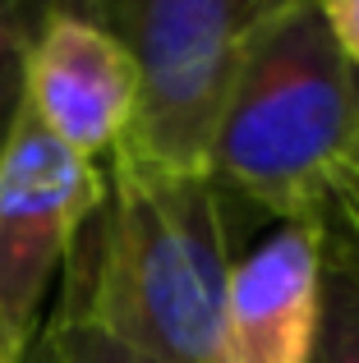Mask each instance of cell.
<instances>
[{
  "label": "cell",
  "mask_w": 359,
  "mask_h": 363,
  "mask_svg": "<svg viewBox=\"0 0 359 363\" xmlns=\"http://www.w3.org/2000/svg\"><path fill=\"white\" fill-rule=\"evenodd\" d=\"M106 194L65 262L60 313L153 363H207L231 285V216L207 175L111 152Z\"/></svg>",
  "instance_id": "1"
},
{
  "label": "cell",
  "mask_w": 359,
  "mask_h": 363,
  "mask_svg": "<svg viewBox=\"0 0 359 363\" xmlns=\"http://www.w3.org/2000/svg\"><path fill=\"white\" fill-rule=\"evenodd\" d=\"M355 147L359 69L336 51L318 5L277 0L240 65L207 184L281 225L323 221L332 179Z\"/></svg>",
  "instance_id": "2"
},
{
  "label": "cell",
  "mask_w": 359,
  "mask_h": 363,
  "mask_svg": "<svg viewBox=\"0 0 359 363\" xmlns=\"http://www.w3.org/2000/svg\"><path fill=\"white\" fill-rule=\"evenodd\" d=\"M79 9L134 60V116L116 152L166 175H207L240 65L277 0H88Z\"/></svg>",
  "instance_id": "3"
},
{
  "label": "cell",
  "mask_w": 359,
  "mask_h": 363,
  "mask_svg": "<svg viewBox=\"0 0 359 363\" xmlns=\"http://www.w3.org/2000/svg\"><path fill=\"white\" fill-rule=\"evenodd\" d=\"M106 194V170L23 116L0 157V340L23 354L42 327L51 281Z\"/></svg>",
  "instance_id": "4"
},
{
  "label": "cell",
  "mask_w": 359,
  "mask_h": 363,
  "mask_svg": "<svg viewBox=\"0 0 359 363\" xmlns=\"http://www.w3.org/2000/svg\"><path fill=\"white\" fill-rule=\"evenodd\" d=\"M23 106L51 138L101 166L134 116V60L79 5H46L28 46Z\"/></svg>",
  "instance_id": "5"
},
{
  "label": "cell",
  "mask_w": 359,
  "mask_h": 363,
  "mask_svg": "<svg viewBox=\"0 0 359 363\" xmlns=\"http://www.w3.org/2000/svg\"><path fill=\"white\" fill-rule=\"evenodd\" d=\"M323 221H290L231 267L207 363H309L323 322Z\"/></svg>",
  "instance_id": "6"
},
{
  "label": "cell",
  "mask_w": 359,
  "mask_h": 363,
  "mask_svg": "<svg viewBox=\"0 0 359 363\" xmlns=\"http://www.w3.org/2000/svg\"><path fill=\"white\" fill-rule=\"evenodd\" d=\"M309 363H359V253L327 221L323 253V322Z\"/></svg>",
  "instance_id": "7"
},
{
  "label": "cell",
  "mask_w": 359,
  "mask_h": 363,
  "mask_svg": "<svg viewBox=\"0 0 359 363\" xmlns=\"http://www.w3.org/2000/svg\"><path fill=\"white\" fill-rule=\"evenodd\" d=\"M46 5L33 0H0V157H5L14 124L23 116V88H28V46L37 37Z\"/></svg>",
  "instance_id": "8"
},
{
  "label": "cell",
  "mask_w": 359,
  "mask_h": 363,
  "mask_svg": "<svg viewBox=\"0 0 359 363\" xmlns=\"http://www.w3.org/2000/svg\"><path fill=\"white\" fill-rule=\"evenodd\" d=\"M23 363H153L148 354L120 345L116 336L97 331L92 322L70 318L55 308L51 318L37 327V336L28 340Z\"/></svg>",
  "instance_id": "9"
},
{
  "label": "cell",
  "mask_w": 359,
  "mask_h": 363,
  "mask_svg": "<svg viewBox=\"0 0 359 363\" xmlns=\"http://www.w3.org/2000/svg\"><path fill=\"white\" fill-rule=\"evenodd\" d=\"M327 221H332V230L359 253V179H355V175H346V170L332 179V203H327Z\"/></svg>",
  "instance_id": "10"
},
{
  "label": "cell",
  "mask_w": 359,
  "mask_h": 363,
  "mask_svg": "<svg viewBox=\"0 0 359 363\" xmlns=\"http://www.w3.org/2000/svg\"><path fill=\"white\" fill-rule=\"evenodd\" d=\"M318 9H323V23H327V33H332L336 51L359 69V0H327V5H318Z\"/></svg>",
  "instance_id": "11"
},
{
  "label": "cell",
  "mask_w": 359,
  "mask_h": 363,
  "mask_svg": "<svg viewBox=\"0 0 359 363\" xmlns=\"http://www.w3.org/2000/svg\"><path fill=\"white\" fill-rule=\"evenodd\" d=\"M0 363H23V354H18V350H9L5 340H0Z\"/></svg>",
  "instance_id": "12"
},
{
  "label": "cell",
  "mask_w": 359,
  "mask_h": 363,
  "mask_svg": "<svg viewBox=\"0 0 359 363\" xmlns=\"http://www.w3.org/2000/svg\"><path fill=\"white\" fill-rule=\"evenodd\" d=\"M341 170H346V175H355V179H359V147L350 152V161H346V166H341Z\"/></svg>",
  "instance_id": "13"
}]
</instances>
